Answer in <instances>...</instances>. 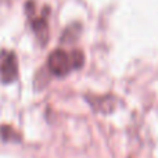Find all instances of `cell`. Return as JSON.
<instances>
[{
    "label": "cell",
    "instance_id": "6da1fadb",
    "mask_svg": "<svg viewBox=\"0 0 158 158\" xmlns=\"http://www.w3.org/2000/svg\"><path fill=\"white\" fill-rule=\"evenodd\" d=\"M47 65H49L50 72L56 77H65L74 69L71 54H68L61 49L52 52V54L49 56V60H47Z\"/></svg>",
    "mask_w": 158,
    "mask_h": 158
},
{
    "label": "cell",
    "instance_id": "7a4b0ae2",
    "mask_svg": "<svg viewBox=\"0 0 158 158\" xmlns=\"http://www.w3.org/2000/svg\"><path fill=\"white\" fill-rule=\"evenodd\" d=\"M18 75V60L13 52H0V81L11 83Z\"/></svg>",
    "mask_w": 158,
    "mask_h": 158
},
{
    "label": "cell",
    "instance_id": "3957f363",
    "mask_svg": "<svg viewBox=\"0 0 158 158\" xmlns=\"http://www.w3.org/2000/svg\"><path fill=\"white\" fill-rule=\"evenodd\" d=\"M71 58H72V64H74V69L81 68V67L83 65L85 56H83V53H82L81 50H75V52H72Z\"/></svg>",
    "mask_w": 158,
    "mask_h": 158
}]
</instances>
